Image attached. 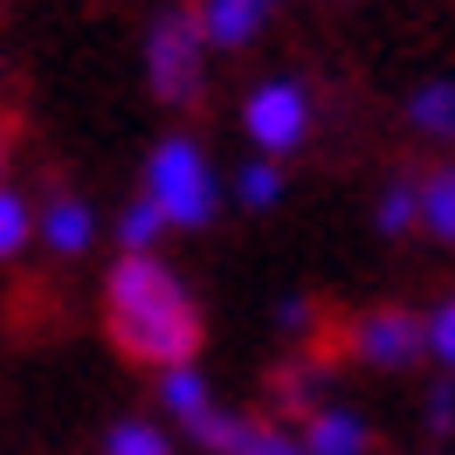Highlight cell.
Returning <instances> with one entry per match:
<instances>
[{
	"label": "cell",
	"instance_id": "obj_3",
	"mask_svg": "<svg viewBox=\"0 0 455 455\" xmlns=\"http://www.w3.org/2000/svg\"><path fill=\"white\" fill-rule=\"evenodd\" d=\"M200 42H207V28H200V14H187V7H166V14L152 21V35H145V69H152V90H159L166 104H194L200 97Z\"/></svg>",
	"mask_w": 455,
	"mask_h": 455
},
{
	"label": "cell",
	"instance_id": "obj_15",
	"mask_svg": "<svg viewBox=\"0 0 455 455\" xmlns=\"http://www.w3.org/2000/svg\"><path fill=\"white\" fill-rule=\"evenodd\" d=\"M28 235H35V221H28V200L0 187V256H14V249H21Z\"/></svg>",
	"mask_w": 455,
	"mask_h": 455
},
{
	"label": "cell",
	"instance_id": "obj_16",
	"mask_svg": "<svg viewBox=\"0 0 455 455\" xmlns=\"http://www.w3.org/2000/svg\"><path fill=\"white\" fill-rule=\"evenodd\" d=\"M276 400H283V407H304V414H317V372H311V366L276 372Z\"/></svg>",
	"mask_w": 455,
	"mask_h": 455
},
{
	"label": "cell",
	"instance_id": "obj_13",
	"mask_svg": "<svg viewBox=\"0 0 455 455\" xmlns=\"http://www.w3.org/2000/svg\"><path fill=\"white\" fill-rule=\"evenodd\" d=\"M159 228H166V214H159L152 200H132V207H124V256H145V249L159 242Z\"/></svg>",
	"mask_w": 455,
	"mask_h": 455
},
{
	"label": "cell",
	"instance_id": "obj_4",
	"mask_svg": "<svg viewBox=\"0 0 455 455\" xmlns=\"http://www.w3.org/2000/svg\"><path fill=\"white\" fill-rule=\"evenodd\" d=\"M242 124H249V139L262 152H290V145H304V132H311V97L297 84H262V90H249Z\"/></svg>",
	"mask_w": 455,
	"mask_h": 455
},
{
	"label": "cell",
	"instance_id": "obj_20",
	"mask_svg": "<svg viewBox=\"0 0 455 455\" xmlns=\"http://www.w3.org/2000/svg\"><path fill=\"white\" fill-rule=\"evenodd\" d=\"M427 427H435V435L455 427V387H435V394H427Z\"/></svg>",
	"mask_w": 455,
	"mask_h": 455
},
{
	"label": "cell",
	"instance_id": "obj_18",
	"mask_svg": "<svg viewBox=\"0 0 455 455\" xmlns=\"http://www.w3.org/2000/svg\"><path fill=\"white\" fill-rule=\"evenodd\" d=\"M276 194H283L276 166H242V207H269Z\"/></svg>",
	"mask_w": 455,
	"mask_h": 455
},
{
	"label": "cell",
	"instance_id": "obj_7",
	"mask_svg": "<svg viewBox=\"0 0 455 455\" xmlns=\"http://www.w3.org/2000/svg\"><path fill=\"white\" fill-rule=\"evenodd\" d=\"M304 449L311 455H366V421L352 407H317V414H304Z\"/></svg>",
	"mask_w": 455,
	"mask_h": 455
},
{
	"label": "cell",
	"instance_id": "obj_22",
	"mask_svg": "<svg viewBox=\"0 0 455 455\" xmlns=\"http://www.w3.org/2000/svg\"><path fill=\"white\" fill-rule=\"evenodd\" d=\"M269 7H276V0H269Z\"/></svg>",
	"mask_w": 455,
	"mask_h": 455
},
{
	"label": "cell",
	"instance_id": "obj_5",
	"mask_svg": "<svg viewBox=\"0 0 455 455\" xmlns=\"http://www.w3.org/2000/svg\"><path fill=\"white\" fill-rule=\"evenodd\" d=\"M421 345H427V324L414 311H366L352 324V352L366 366H407Z\"/></svg>",
	"mask_w": 455,
	"mask_h": 455
},
{
	"label": "cell",
	"instance_id": "obj_10",
	"mask_svg": "<svg viewBox=\"0 0 455 455\" xmlns=\"http://www.w3.org/2000/svg\"><path fill=\"white\" fill-rule=\"evenodd\" d=\"M407 117L427 139H455V84H421L407 97Z\"/></svg>",
	"mask_w": 455,
	"mask_h": 455
},
{
	"label": "cell",
	"instance_id": "obj_9",
	"mask_svg": "<svg viewBox=\"0 0 455 455\" xmlns=\"http://www.w3.org/2000/svg\"><path fill=\"white\" fill-rule=\"evenodd\" d=\"M159 394H166V407H172V414H180L187 427H207V421H214V400H207V379H200L194 366L166 372V379H159Z\"/></svg>",
	"mask_w": 455,
	"mask_h": 455
},
{
	"label": "cell",
	"instance_id": "obj_12",
	"mask_svg": "<svg viewBox=\"0 0 455 455\" xmlns=\"http://www.w3.org/2000/svg\"><path fill=\"white\" fill-rule=\"evenodd\" d=\"M104 455H172V442L152 421H117L111 442H104Z\"/></svg>",
	"mask_w": 455,
	"mask_h": 455
},
{
	"label": "cell",
	"instance_id": "obj_21",
	"mask_svg": "<svg viewBox=\"0 0 455 455\" xmlns=\"http://www.w3.org/2000/svg\"><path fill=\"white\" fill-rule=\"evenodd\" d=\"M0 152H7V145H0Z\"/></svg>",
	"mask_w": 455,
	"mask_h": 455
},
{
	"label": "cell",
	"instance_id": "obj_19",
	"mask_svg": "<svg viewBox=\"0 0 455 455\" xmlns=\"http://www.w3.org/2000/svg\"><path fill=\"white\" fill-rule=\"evenodd\" d=\"M427 352H442V359L455 366V297H449L435 317H427Z\"/></svg>",
	"mask_w": 455,
	"mask_h": 455
},
{
	"label": "cell",
	"instance_id": "obj_1",
	"mask_svg": "<svg viewBox=\"0 0 455 455\" xmlns=\"http://www.w3.org/2000/svg\"><path fill=\"white\" fill-rule=\"evenodd\" d=\"M104 317L124 359H145L159 372H180L200 345V317L187 304V290L166 262L152 256H117L111 283H104Z\"/></svg>",
	"mask_w": 455,
	"mask_h": 455
},
{
	"label": "cell",
	"instance_id": "obj_8",
	"mask_svg": "<svg viewBox=\"0 0 455 455\" xmlns=\"http://www.w3.org/2000/svg\"><path fill=\"white\" fill-rule=\"evenodd\" d=\"M42 242L62 249V256H84V249H90V207H84V200H69V194H56L49 207H42Z\"/></svg>",
	"mask_w": 455,
	"mask_h": 455
},
{
	"label": "cell",
	"instance_id": "obj_11",
	"mask_svg": "<svg viewBox=\"0 0 455 455\" xmlns=\"http://www.w3.org/2000/svg\"><path fill=\"white\" fill-rule=\"evenodd\" d=\"M421 221H427V235L455 242V166H449V172H435V180L421 187Z\"/></svg>",
	"mask_w": 455,
	"mask_h": 455
},
{
	"label": "cell",
	"instance_id": "obj_17",
	"mask_svg": "<svg viewBox=\"0 0 455 455\" xmlns=\"http://www.w3.org/2000/svg\"><path fill=\"white\" fill-rule=\"evenodd\" d=\"M407 221H421V194H414V187H387V200H379V228L400 235Z\"/></svg>",
	"mask_w": 455,
	"mask_h": 455
},
{
	"label": "cell",
	"instance_id": "obj_14",
	"mask_svg": "<svg viewBox=\"0 0 455 455\" xmlns=\"http://www.w3.org/2000/svg\"><path fill=\"white\" fill-rule=\"evenodd\" d=\"M235 455H311L304 449V435H283V427H242V442H235Z\"/></svg>",
	"mask_w": 455,
	"mask_h": 455
},
{
	"label": "cell",
	"instance_id": "obj_6",
	"mask_svg": "<svg viewBox=\"0 0 455 455\" xmlns=\"http://www.w3.org/2000/svg\"><path fill=\"white\" fill-rule=\"evenodd\" d=\"M207 42H221V49H242V42H256V28L269 21V0H200L194 7Z\"/></svg>",
	"mask_w": 455,
	"mask_h": 455
},
{
	"label": "cell",
	"instance_id": "obj_2",
	"mask_svg": "<svg viewBox=\"0 0 455 455\" xmlns=\"http://www.w3.org/2000/svg\"><path fill=\"white\" fill-rule=\"evenodd\" d=\"M145 200L180 228H207L214 221V166L194 139H166L145 159Z\"/></svg>",
	"mask_w": 455,
	"mask_h": 455
}]
</instances>
